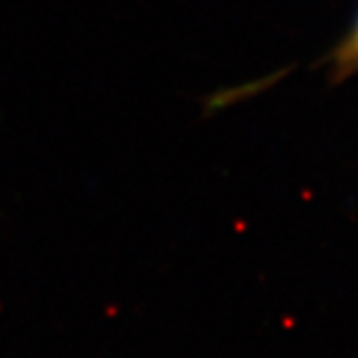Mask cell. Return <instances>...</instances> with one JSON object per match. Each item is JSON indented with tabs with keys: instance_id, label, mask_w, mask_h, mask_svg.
<instances>
[{
	"instance_id": "obj_1",
	"label": "cell",
	"mask_w": 358,
	"mask_h": 358,
	"mask_svg": "<svg viewBox=\"0 0 358 358\" xmlns=\"http://www.w3.org/2000/svg\"><path fill=\"white\" fill-rule=\"evenodd\" d=\"M335 65L339 73H352L358 71V17L354 22V27L350 33L343 37L337 55H335Z\"/></svg>"
}]
</instances>
